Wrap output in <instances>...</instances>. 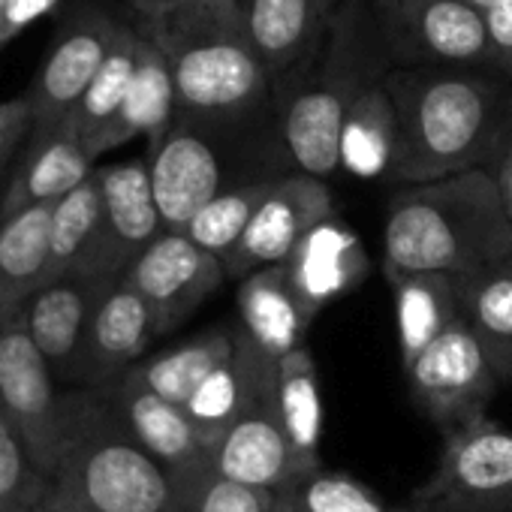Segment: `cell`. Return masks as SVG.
<instances>
[{"instance_id": "obj_1", "label": "cell", "mask_w": 512, "mask_h": 512, "mask_svg": "<svg viewBox=\"0 0 512 512\" xmlns=\"http://www.w3.org/2000/svg\"><path fill=\"white\" fill-rule=\"evenodd\" d=\"M398 136L386 181L488 169L512 133V79L494 67H389Z\"/></svg>"}, {"instance_id": "obj_2", "label": "cell", "mask_w": 512, "mask_h": 512, "mask_svg": "<svg viewBox=\"0 0 512 512\" xmlns=\"http://www.w3.org/2000/svg\"><path fill=\"white\" fill-rule=\"evenodd\" d=\"M145 160L163 229H181L226 190L296 172L281 142L275 97L238 112H175Z\"/></svg>"}, {"instance_id": "obj_3", "label": "cell", "mask_w": 512, "mask_h": 512, "mask_svg": "<svg viewBox=\"0 0 512 512\" xmlns=\"http://www.w3.org/2000/svg\"><path fill=\"white\" fill-rule=\"evenodd\" d=\"M512 256V217L488 169L401 184L383 226V275H467Z\"/></svg>"}, {"instance_id": "obj_4", "label": "cell", "mask_w": 512, "mask_h": 512, "mask_svg": "<svg viewBox=\"0 0 512 512\" xmlns=\"http://www.w3.org/2000/svg\"><path fill=\"white\" fill-rule=\"evenodd\" d=\"M46 494L70 512H178L175 476L91 386L61 389Z\"/></svg>"}, {"instance_id": "obj_5", "label": "cell", "mask_w": 512, "mask_h": 512, "mask_svg": "<svg viewBox=\"0 0 512 512\" xmlns=\"http://www.w3.org/2000/svg\"><path fill=\"white\" fill-rule=\"evenodd\" d=\"M389 67L368 0H338L317 52L296 73L272 82L281 142L296 172L323 181L341 172L344 115Z\"/></svg>"}, {"instance_id": "obj_6", "label": "cell", "mask_w": 512, "mask_h": 512, "mask_svg": "<svg viewBox=\"0 0 512 512\" xmlns=\"http://www.w3.org/2000/svg\"><path fill=\"white\" fill-rule=\"evenodd\" d=\"M136 31L163 55L178 112H238L275 97L269 73L241 34L232 0H175L142 13Z\"/></svg>"}, {"instance_id": "obj_7", "label": "cell", "mask_w": 512, "mask_h": 512, "mask_svg": "<svg viewBox=\"0 0 512 512\" xmlns=\"http://www.w3.org/2000/svg\"><path fill=\"white\" fill-rule=\"evenodd\" d=\"M392 67H491L485 13L470 0H368Z\"/></svg>"}, {"instance_id": "obj_8", "label": "cell", "mask_w": 512, "mask_h": 512, "mask_svg": "<svg viewBox=\"0 0 512 512\" xmlns=\"http://www.w3.org/2000/svg\"><path fill=\"white\" fill-rule=\"evenodd\" d=\"M404 374L416 407L440 431L482 416L488 401L503 386V377L461 317L431 338L404 365Z\"/></svg>"}, {"instance_id": "obj_9", "label": "cell", "mask_w": 512, "mask_h": 512, "mask_svg": "<svg viewBox=\"0 0 512 512\" xmlns=\"http://www.w3.org/2000/svg\"><path fill=\"white\" fill-rule=\"evenodd\" d=\"M509 482L512 431L482 413L443 431L437 467L410 494V503L422 512H476Z\"/></svg>"}, {"instance_id": "obj_10", "label": "cell", "mask_w": 512, "mask_h": 512, "mask_svg": "<svg viewBox=\"0 0 512 512\" xmlns=\"http://www.w3.org/2000/svg\"><path fill=\"white\" fill-rule=\"evenodd\" d=\"M332 214L335 199L323 178H314L308 172H287L275 178L244 232L220 256L223 275L241 281L244 275L263 266L284 263L302 235Z\"/></svg>"}, {"instance_id": "obj_11", "label": "cell", "mask_w": 512, "mask_h": 512, "mask_svg": "<svg viewBox=\"0 0 512 512\" xmlns=\"http://www.w3.org/2000/svg\"><path fill=\"white\" fill-rule=\"evenodd\" d=\"M208 467L238 485L269 494L290 476L308 470L299 464L293 446L284 437L275 410V368L253 389L238 416L208 446Z\"/></svg>"}, {"instance_id": "obj_12", "label": "cell", "mask_w": 512, "mask_h": 512, "mask_svg": "<svg viewBox=\"0 0 512 512\" xmlns=\"http://www.w3.org/2000/svg\"><path fill=\"white\" fill-rule=\"evenodd\" d=\"M124 278L154 311L157 332L166 335L217 293L226 275L217 256L193 244L181 229H160Z\"/></svg>"}, {"instance_id": "obj_13", "label": "cell", "mask_w": 512, "mask_h": 512, "mask_svg": "<svg viewBox=\"0 0 512 512\" xmlns=\"http://www.w3.org/2000/svg\"><path fill=\"white\" fill-rule=\"evenodd\" d=\"M58 410L61 389L49 362L16 314L0 317V416L22 431L43 473L58 434Z\"/></svg>"}, {"instance_id": "obj_14", "label": "cell", "mask_w": 512, "mask_h": 512, "mask_svg": "<svg viewBox=\"0 0 512 512\" xmlns=\"http://www.w3.org/2000/svg\"><path fill=\"white\" fill-rule=\"evenodd\" d=\"M115 281L88 272H67L40 284L19 308L16 320L25 326L58 383H76L79 353L88 320L100 296Z\"/></svg>"}, {"instance_id": "obj_15", "label": "cell", "mask_w": 512, "mask_h": 512, "mask_svg": "<svg viewBox=\"0 0 512 512\" xmlns=\"http://www.w3.org/2000/svg\"><path fill=\"white\" fill-rule=\"evenodd\" d=\"M100 190V256L94 275L121 281L136 256L163 229L151 190L148 160L109 163L94 169Z\"/></svg>"}, {"instance_id": "obj_16", "label": "cell", "mask_w": 512, "mask_h": 512, "mask_svg": "<svg viewBox=\"0 0 512 512\" xmlns=\"http://www.w3.org/2000/svg\"><path fill=\"white\" fill-rule=\"evenodd\" d=\"M118 28L121 25L97 7L82 10L67 25V31L58 37L49 58L43 61L34 88L28 91L34 112L31 130H55L64 124V118L88 88L91 76L97 73L100 61L106 58Z\"/></svg>"}, {"instance_id": "obj_17", "label": "cell", "mask_w": 512, "mask_h": 512, "mask_svg": "<svg viewBox=\"0 0 512 512\" xmlns=\"http://www.w3.org/2000/svg\"><path fill=\"white\" fill-rule=\"evenodd\" d=\"M232 10L250 52L278 82L317 52L338 0H232Z\"/></svg>"}, {"instance_id": "obj_18", "label": "cell", "mask_w": 512, "mask_h": 512, "mask_svg": "<svg viewBox=\"0 0 512 512\" xmlns=\"http://www.w3.org/2000/svg\"><path fill=\"white\" fill-rule=\"evenodd\" d=\"M157 338L160 332L148 302L130 287L127 278L115 281L100 296L88 320L73 386H100L124 374L145 359L151 341Z\"/></svg>"}, {"instance_id": "obj_19", "label": "cell", "mask_w": 512, "mask_h": 512, "mask_svg": "<svg viewBox=\"0 0 512 512\" xmlns=\"http://www.w3.org/2000/svg\"><path fill=\"white\" fill-rule=\"evenodd\" d=\"M91 389H97L109 401L130 437L169 473L208 458V446L184 407L145 389L127 371Z\"/></svg>"}, {"instance_id": "obj_20", "label": "cell", "mask_w": 512, "mask_h": 512, "mask_svg": "<svg viewBox=\"0 0 512 512\" xmlns=\"http://www.w3.org/2000/svg\"><path fill=\"white\" fill-rule=\"evenodd\" d=\"M305 308L317 317L332 299L350 293L368 272L359 238L332 214L302 235L281 263Z\"/></svg>"}, {"instance_id": "obj_21", "label": "cell", "mask_w": 512, "mask_h": 512, "mask_svg": "<svg viewBox=\"0 0 512 512\" xmlns=\"http://www.w3.org/2000/svg\"><path fill=\"white\" fill-rule=\"evenodd\" d=\"M311 323L314 314L293 290L281 263L263 266L241 278L238 329L272 359H281L284 353L302 347Z\"/></svg>"}, {"instance_id": "obj_22", "label": "cell", "mask_w": 512, "mask_h": 512, "mask_svg": "<svg viewBox=\"0 0 512 512\" xmlns=\"http://www.w3.org/2000/svg\"><path fill=\"white\" fill-rule=\"evenodd\" d=\"M22 163L0 196V220L43 202H58L94 169L85 145L64 124L55 130H31Z\"/></svg>"}, {"instance_id": "obj_23", "label": "cell", "mask_w": 512, "mask_h": 512, "mask_svg": "<svg viewBox=\"0 0 512 512\" xmlns=\"http://www.w3.org/2000/svg\"><path fill=\"white\" fill-rule=\"evenodd\" d=\"M275 362L278 359L263 353L235 326L232 353L217 368H211L184 401V413L202 434L205 446H211L223 434V428L238 416V410L247 404L260 380L275 368Z\"/></svg>"}, {"instance_id": "obj_24", "label": "cell", "mask_w": 512, "mask_h": 512, "mask_svg": "<svg viewBox=\"0 0 512 512\" xmlns=\"http://www.w3.org/2000/svg\"><path fill=\"white\" fill-rule=\"evenodd\" d=\"M175 112L178 109H175L169 67H166L163 55L154 49V43H148L139 34L136 64H133V76H130V85L124 94V103H121L118 115L109 121V127L94 139V145L88 151L91 160L130 142L133 136H148V148H151L166 133Z\"/></svg>"}, {"instance_id": "obj_25", "label": "cell", "mask_w": 512, "mask_h": 512, "mask_svg": "<svg viewBox=\"0 0 512 512\" xmlns=\"http://www.w3.org/2000/svg\"><path fill=\"white\" fill-rule=\"evenodd\" d=\"M455 299L458 317L506 383L512 368V269L506 263H494L455 275Z\"/></svg>"}, {"instance_id": "obj_26", "label": "cell", "mask_w": 512, "mask_h": 512, "mask_svg": "<svg viewBox=\"0 0 512 512\" xmlns=\"http://www.w3.org/2000/svg\"><path fill=\"white\" fill-rule=\"evenodd\" d=\"M275 410L302 467L323 464V395L311 350L302 344L275 362Z\"/></svg>"}, {"instance_id": "obj_27", "label": "cell", "mask_w": 512, "mask_h": 512, "mask_svg": "<svg viewBox=\"0 0 512 512\" xmlns=\"http://www.w3.org/2000/svg\"><path fill=\"white\" fill-rule=\"evenodd\" d=\"M52 205L55 202L28 205L0 220V317L16 314L46 281Z\"/></svg>"}, {"instance_id": "obj_28", "label": "cell", "mask_w": 512, "mask_h": 512, "mask_svg": "<svg viewBox=\"0 0 512 512\" xmlns=\"http://www.w3.org/2000/svg\"><path fill=\"white\" fill-rule=\"evenodd\" d=\"M395 106L383 85V79L365 85L350 103L341 124V169L368 178L386 181L392 157H395Z\"/></svg>"}, {"instance_id": "obj_29", "label": "cell", "mask_w": 512, "mask_h": 512, "mask_svg": "<svg viewBox=\"0 0 512 512\" xmlns=\"http://www.w3.org/2000/svg\"><path fill=\"white\" fill-rule=\"evenodd\" d=\"M97 256H100V190H97V175L91 169L85 181H79L70 193H64L52 205L46 281L67 272L94 275Z\"/></svg>"}, {"instance_id": "obj_30", "label": "cell", "mask_w": 512, "mask_h": 512, "mask_svg": "<svg viewBox=\"0 0 512 512\" xmlns=\"http://www.w3.org/2000/svg\"><path fill=\"white\" fill-rule=\"evenodd\" d=\"M232 344H235V326H214L172 350L139 359L133 368H127V374L145 389L157 392L160 398L184 407V401L199 386V380L232 353Z\"/></svg>"}, {"instance_id": "obj_31", "label": "cell", "mask_w": 512, "mask_h": 512, "mask_svg": "<svg viewBox=\"0 0 512 512\" xmlns=\"http://www.w3.org/2000/svg\"><path fill=\"white\" fill-rule=\"evenodd\" d=\"M389 284L395 293L401 365H407L431 338H437L458 317L455 275L419 272L389 278Z\"/></svg>"}, {"instance_id": "obj_32", "label": "cell", "mask_w": 512, "mask_h": 512, "mask_svg": "<svg viewBox=\"0 0 512 512\" xmlns=\"http://www.w3.org/2000/svg\"><path fill=\"white\" fill-rule=\"evenodd\" d=\"M136 43H139V31L121 25L106 58L100 61L97 73L91 76L88 88L82 91V97L64 118V127L82 139L85 154L91 151L94 139L109 127V121L118 115V109L124 103V94H127V85L133 76V64H136Z\"/></svg>"}, {"instance_id": "obj_33", "label": "cell", "mask_w": 512, "mask_h": 512, "mask_svg": "<svg viewBox=\"0 0 512 512\" xmlns=\"http://www.w3.org/2000/svg\"><path fill=\"white\" fill-rule=\"evenodd\" d=\"M269 512H389L383 497L350 473L323 464L290 476L266 494Z\"/></svg>"}, {"instance_id": "obj_34", "label": "cell", "mask_w": 512, "mask_h": 512, "mask_svg": "<svg viewBox=\"0 0 512 512\" xmlns=\"http://www.w3.org/2000/svg\"><path fill=\"white\" fill-rule=\"evenodd\" d=\"M272 181H260V184H244L235 190H226L214 199H208L202 208L193 211V217L181 226V232L199 244L202 250L214 253L217 260L235 244V238L244 232V226L250 223L256 205L263 202V196L269 193Z\"/></svg>"}, {"instance_id": "obj_35", "label": "cell", "mask_w": 512, "mask_h": 512, "mask_svg": "<svg viewBox=\"0 0 512 512\" xmlns=\"http://www.w3.org/2000/svg\"><path fill=\"white\" fill-rule=\"evenodd\" d=\"M178 512H269L266 494L217 476L208 461L175 470Z\"/></svg>"}, {"instance_id": "obj_36", "label": "cell", "mask_w": 512, "mask_h": 512, "mask_svg": "<svg viewBox=\"0 0 512 512\" xmlns=\"http://www.w3.org/2000/svg\"><path fill=\"white\" fill-rule=\"evenodd\" d=\"M49 479L28 449L22 431L0 416V509L28 512L37 500L46 497Z\"/></svg>"}, {"instance_id": "obj_37", "label": "cell", "mask_w": 512, "mask_h": 512, "mask_svg": "<svg viewBox=\"0 0 512 512\" xmlns=\"http://www.w3.org/2000/svg\"><path fill=\"white\" fill-rule=\"evenodd\" d=\"M485 31L491 46V67L512 79V0H497L485 10Z\"/></svg>"}, {"instance_id": "obj_38", "label": "cell", "mask_w": 512, "mask_h": 512, "mask_svg": "<svg viewBox=\"0 0 512 512\" xmlns=\"http://www.w3.org/2000/svg\"><path fill=\"white\" fill-rule=\"evenodd\" d=\"M58 7V0H0V46Z\"/></svg>"}, {"instance_id": "obj_39", "label": "cell", "mask_w": 512, "mask_h": 512, "mask_svg": "<svg viewBox=\"0 0 512 512\" xmlns=\"http://www.w3.org/2000/svg\"><path fill=\"white\" fill-rule=\"evenodd\" d=\"M22 127H34V112H31L28 94L0 103V136L10 130H22Z\"/></svg>"}, {"instance_id": "obj_40", "label": "cell", "mask_w": 512, "mask_h": 512, "mask_svg": "<svg viewBox=\"0 0 512 512\" xmlns=\"http://www.w3.org/2000/svg\"><path fill=\"white\" fill-rule=\"evenodd\" d=\"M491 175H494L497 190H500V196H503V205H506V211H509V217H512V133H509V139H506V145H503L497 163L491 166Z\"/></svg>"}, {"instance_id": "obj_41", "label": "cell", "mask_w": 512, "mask_h": 512, "mask_svg": "<svg viewBox=\"0 0 512 512\" xmlns=\"http://www.w3.org/2000/svg\"><path fill=\"white\" fill-rule=\"evenodd\" d=\"M28 133H31V127H22V130H10V133H4L0 136V172H4L7 166H10V160L22 151V145H25V139H28Z\"/></svg>"}, {"instance_id": "obj_42", "label": "cell", "mask_w": 512, "mask_h": 512, "mask_svg": "<svg viewBox=\"0 0 512 512\" xmlns=\"http://www.w3.org/2000/svg\"><path fill=\"white\" fill-rule=\"evenodd\" d=\"M476 512H512V482L500 494H494L491 500H485Z\"/></svg>"}, {"instance_id": "obj_43", "label": "cell", "mask_w": 512, "mask_h": 512, "mask_svg": "<svg viewBox=\"0 0 512 512\" xmlns=\"http://www.w3.org/2000/svg\"><path fill=\"white\" fill-rule=\"evenodd\" d=\"M28 512H70V509H67V506H61L58 500H52V497L46 494V497H43V500H37Z\"/></svg>"}, {"instance_id": "obj_44", "label": "cell", "mask_w": 512, "mask_h": 512, "mask_svg": "<svg viewBox=\"0 0 512 512\" xmlns=\"http://www.w3.org/2000/svg\"><path fill=\"white\" fill-rule=\"evenodd\" d=\"M133 4H136L139 13H151V10H160V7L175 4V0H133Z\"/></svg>"}, {"instance_id": "obj_45", "label": "cell", "mask_w": 512, "mask_h": 512, "mask_svg": "<svg viewBox=\"0 0 512 512\" xmlns=\"http://www.w3.org/2000/svg\"><path fill=\"white\" fill-rule=\"evenodd\" d=\"M470 4H473V7H479V10L485 13L488 7H494V4H497V0H470Z\"/></svg>"}, {"instance_id": "obj_46", "label": "cell", "mask_w": 512, "mask_h": 512, "mask_svg": "<svg viewBox=\"0 0 512 512\" xmlns=\"http://www.w3.org/2000/svg\"><path fill=\"white\" fill-rule=\"evenodd\" d=\"M389 512H422L419 506H413V503H407V506H401V509H389Z\"/></svg>"}, {"instance_id": "obj_47", "label": "cell", "mask_w": 512, "mask_h": 512, "mask_svg": "<svg viewBox=\"0 0 512 512\" xmlns=\"http://www.w3.org/2000/svg\"><path fill=\"white\" fill-rule=\"evenodd\" d=\"M503 263H506V266L512 269V256H506V260H503Z\"/></svg>"}, {"instance_id": "obj_48", "label": "cell", "mask_w": 512, "mask_h": 512, "mask_svg": "<svg viewBox=\"0 0 512 512\" xmlns=\"http://www.w3.org/2000/svg\"><path fill=\"white\" fill-rule=\"evenodd\" d=\"M506 383H512V368H509V374H506Z\"/></svg>"}, {"instance_id": "obj_49", "label": "cell", "mask_w": 512, "mask_h": 512, "mask_svg": "<svg viewBox=\"0 0 512 512\" xmlns=\"http://www.w3.org/2000/svg\"><path fill=\"white\" fill-rule=\"evenodd\" d=\"M0 512H4V509H0Z\"/></svg>"}]
</instances>
